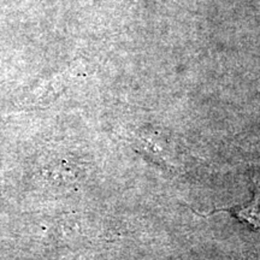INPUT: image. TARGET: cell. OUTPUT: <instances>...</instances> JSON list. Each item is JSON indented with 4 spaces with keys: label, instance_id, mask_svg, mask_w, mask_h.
<instances>
[{
    "label": "cell",
    "instance_id": "cell-1",
    "mask_svg": "<svg viewBox=\"0 0 260 260\" xmlns=\"http://www.w3.org/2000/svg\"><path fill=\"white\" fill-rule=\"evenodd\" d=\"M218 211H225V212L232 213L236 218H239L242 222H245L249 225H252L255 229H260V194L256 190L251 203L245 206H235L232 209L225 210H218Z\"/></svg>",
    "mask_w": 260,
    "mask_h": 260
}]
</instances>
